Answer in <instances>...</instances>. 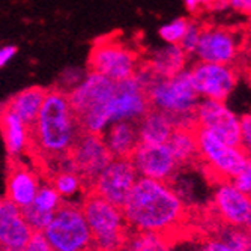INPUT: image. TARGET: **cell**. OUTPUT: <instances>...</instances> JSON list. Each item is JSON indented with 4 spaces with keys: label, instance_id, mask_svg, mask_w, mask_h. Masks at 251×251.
Listing matches in <instances>:
<instances>
[{
    "label": "cell",
    "instance_id": "cell-1",
    "mask_svg": "<svg viewBox=\"0 0 251 251\" xmlns=\"http://www.w3.org/2000/svg\"><path fill=\"white\" fill-rule=\"evenodd\" d=\"M129 233H158L170 236L187 218L185 201L163 180L139 177L122 206Z\"/></svg>",
    "mask_w": 251,
    "mask_h": 251
},
{
    "label": "cell",
    "instance_id": "cell-2",
    "mask_svg": "<svg viewBox=\"0 0 251 251\" xmlns=\"http://www.w3.org/2000/svg\"><path fill=\"white\" fill-rule=\"evenodd\" d=\"M81 129L68 94L57 87L47 89L39 115L30 128V153L51 166L70 155Z\"/></svg>",
    "mask_w": 251,
    "mask_h": 251
},
{
    "label": "cell",
    "instance_id": "cell-3",
    "mask_svg": "<svg viewBox=\"0 0 251 251\" xmlns=\"http://www.w3.org/2000/svg\"><path fill=\"white\" fill-rule=\"evenodd\" d=\"M115 89L116 83L113 80L89 71L83 81L68 94L81 131L102 134L108 128V107Z\"/></svg>",
    "mask_w": 251,
    "mask_h": 251
},
{
    "label": "cell",
    "instance_id": "cell-4",
    "mask_svg": "<svg viewBox=\"0 0 251 251\" xmlns=\"http://www.w3.org/2000/svg\"><path fill=\"white\" fill-rule=\"evenodd\" d=\"M146 95L151 108L169 115L176 126H196L194 111L200 97L193 84L190 68L169 78L155 75L146 87Z\"/></svg>",
    "mask_w": 251,
    "mask_h": 251
},
{
    "label": "cell",
    "instance_id": "cell-5",
    "mask_svg": "<svg viewBox=\"0 0 251 251\" xmlns=\"http://www.w3.org/2000/svg\"><path fill=\"white\" fill-rule=\"evenodd\" d=\"M80 206L92 233L94 248L101 251H119L126 245L129 229L122 208L115 206L92 191L86 193Z\"/></svg>",
    "mask_w": 251,
    "mask_h": 251
},
{
    "label": "cell",
    "instance_id": "cell-6",
    "mask_svg": "<svg viewBox=\"0 0 251 251\" xmlns=\"http://www.w3.org/2000/svg\"><path fill=\"white\" fill-rule=\"evenodd\" d=\"M42 233L53 251H89L94 248L83 209L74 201H63Z\"/></svg>",
    "mask_w": 251,
    "mask_h": 251
},
{
    "label": "cell",
    "instance_id": "cell-7",
    "mask_svg": "<svg viewBox=\"0 0 251 251\" xmlns=\"http://www.w3.org/2000/svg\"><path fill=\"white\" fill-rule=\"evenodd\" d=\"M199 159L215 179L232 180L247 164L248 156L239 146L223 142L208 129L196 126Z\"/></svg>",
    "mask_w": 251,
    "mask_h": 251
},
{
    "label": "cell",
    "instance_id": "cell-8",
    "mask_svg": "<svg viewBox=\"0 0 251 251\" xmlns=\"http://www.w3.org/2000/svg\"><path fill=\"white\" fill-rule=\"evenodd\" d=\"M89 71L101 74L115 83L129 78L139 68V59L122 41L107 36L97 41L87 60Z\"/></svg>",
    "mask_w": 251,
    "mask_h": 251
},
{
    "label": "cell",
    "instance_id": "cell-9",
    "mask_svg": "<svg viewBox=\"0 0 251 251\" xmlns=\"http://www.w3.org/2000/svg\"><path fill=\"white\" fill-rule=\"evenodd\" d=\"M137 179L139 175L129 158H113L94 180L89 191L98 194L115 206L122 208Z\"/></svg>",
    "mask_w": 251,
    "mask_h": 251
},
{
    "label": "cell",
    "instance_id": "cell-10",
    "mask_svg": "<svg viewBox=\"0 0 251 251\" xmlns=\"http://www.w3.org/2000/svg\"><path fill=\"white\" fill-rule=\"evenodd\" d=\"M190 74L199 97L204 100L226 102L238 84V73L232 65L196 62Z\"/></svg>",
    "mask_w": 251,
    "mask_h": 251
},
{
    "label": "cell",
    "instance_id": "cell-11",
    "mask_svg": "<svg viewBox=\"0 0 251 251\" xmlns=\"http://www.w3.org/2000/svg\"><path fill=\"white\" fill-rule=\"evenodd\" d=\"M70 156L73 159L75 172L84 180L87 190L113 159L104 143L102 134H92L84 131H81L77 137Z\"/></svg>",
    "mask_w": 251,
    "mask_h": 251
},
{
    "label": "cell",
    "instance_id": "cell-12",
    "mask_svg": "<svg viewBox=\"0 0 251 251\" xmlns=\"http://www.w3.org/2000/svg\"><path fill=\"white\" fill-rule=\"evenodd\" d=\"M194 125L208 129L227 145L239 146V116L223 101L200 98L194 111Z\"/></svg>",
    "mask_w": 251,
    "mask_h": 251
},
{
    "label": "cell",
    "instance_id": "cell-13",
    "mask_svg": "<svg viewBox=\"0 0 251 251\" xmlns=\"http://www.w3.org/2000/svg\"><path fill=\"white\" fill-rule=\"evenodd\" d=\"M218 218L232 229L251 232V196L239 191L230 180H221L212 196Z\"/></svg>",
    "mask_w": 251,
    "mask_h": 251
},
{
    "label": "cell",
    "instance_id": "cell-14",
    "mask_svg": "<svg viewBox=\"0 0 251 251\" xmlns=\"http://www.w3.org/2000/svg\"><path fill=\"white\" fill-rule=\"evenodd\" d=\"M151 110L145 84L135 75L116 83L115 95L110 101V124L113 122H139Z\"/></svg>",
    "mask_w": 251,
    "mask_h": 251
},
{
    "label": "cell",
    "instance_id": "cell-15",
    "mask_svg": "<svg viewBox=\"0 0 251 251\" xmlns=\"http://www.w3.org/2000/svg\"><path fill=\"white\" fill-rule=\"evenodd\" d=\"M129 159L139 177H148L163 182H169L170 179H173L180 167L166 143H139L131 153Z\"/></svg>",
    "mask_w": 251,
    "mask_h": 251
},
{
    "label": "cell",
    "instance_id": "cell-16",
    "mask_svg": "<svg viewBox=\"0 0 251 251\" xmlns=\"http://www.w3.org/2000/svg\"><path fill=\"white\" fill-rule=\"evenodd\" d=\"M238 35L223 27H203L199 45L193 56L197 62L232 65L239 53Z\"/></svg>",
    "mask_w": 251,
    "mask_h": 251
},
{
    "label": "cell",
    "instance_id": "cell-17",
    "mask_svg": "<svg viewBox=\"0 0 251 251\" xmlns=\"http://www.w3.org/2000/svg\"><path fill=\"white\" fill-rule=\"evenodd\" d=\"M32 233L23 209L9 199L0 197V248L5 251H25Z\"/></svg>",
    "mask_w": 251,
    "mask_h": 251
},
{
    "label": "cell",
    "instance_id": "cell-18",
    "mask_svg": "<svg viewBox=\"0 0 251 251\" xmlns=\"http://www.w3.org/2000/svg\"><path fill=\"white\" fill-rule=\"evenodd\" d=\"M44 184L39 173L20 159L9 163L6 180V199H9L20 209L33 203L41 185Z\"/></svg>",
    "mask_w": 251,
    "mask_h": 251
},
{
    "label": "cell",
    "instance_id": "cell-19",
    "mask_svg": "<svg viewBox=\"0 0 251 251\" xmlns=\"http://www.w3.org/2000/svg\"><path fill=\"white\" fill-rule=\"evenodd\" d=\"M0 132H2L5 148L11 161L20 159L26 153H30V128L5 104L0 105Z\"/></svg>",
    "mask_w": 251,
    "mask_h": 251
},
{
    "label": "cell",
    "instance_id": "cell-20",
    "mask_svg": "<svg viewBox=\"0 0 251 251\" xmlns=\"http://www.w3.org/2000/svg\"><path fill=\"white\" fill-rule=\"evenodd\" d=\"M102 139L113 158H129L140 143L137 122H113L102 132Z\"/></svg>",
    "mask_w": 251,
    "mask_h": 251
},
{
    "label": "cell",
    "instance_id": "cell-21",
    "mask_svg": "<svg viewBox=\"0 0 251 251\" xmlns=\"http://www.w3.org/2000/svg\"><path fill=\"white\" fill-rule=\"evenodd\" d=\"M176 128L175 121L166 113L151 108L146 115L137 122L139 142L148 145H163L167 143L169 137Z\"/></svg>",
    "mask_w": 251,
    "mask_h": 251
},
{
    "label": "cell",
    "instance_id": "cell-22",
    "mask_svg": "<svg viewBox=\"0 0 251 251\" xmlns=\"http://www.w3.org/2000/svg\"><path fill=\"white\" fill-rule=\"evenodd\" d=\"M187 60L188 54L182 50L176 44H166L164 47L156 49L146 65L152 70V73L156 77L161 78H169L180 71L187 70Z\"/></svg>",
    "mask_w": 251,
    "mask_h": 251
},
{
    "label": "cell",
    "instance_id": "cell-23",
    "mask_svg": "<svg viewBox=\"0 0 251 251\" xmlns=\"http://www.w3.org/2000/svg\"><path fill=\"white\" fill-rule=\"evenodd\" d=\"M45 94H47V89H44L41 86H32L20 90L18 94L11 97L3 104L12 113H15L29 128H32L44 104Z\"/></svg>",
    "mask_w": 251,
    "mask_h": 251
},
{
    "label": "cell",
    "instance_id": "cell-24",
    "mask_svg": "<svg viewBox=\"0 0 251 251\" xmlns=\"http://www.w3.org/2000/svg\"><path fill=\"white\" fill-rule=\"evenodd\" d=\"M166 145L179 166L191 164L199 159L196 126H176Z\"/></svg>",
    "mask_w": 251,
    "mask_h": 251
},
{
    "label": "cell",
    "instance_id": "cell-25",
    "mask_svg": "<svg viewBox=\"0 0 251 251\" xmlns=\"http://www.w3.org/2000/svg\"><path fill=\"white\" fill-rule=\"evenodd\" d=\"M50 184L54 187V190L63 197H74L75 194L81 191H87V187L84 180L80 177L77 172H57L51 175Z\"/></svg>",
    "mask_w": 251,
    "mask_h": 251
},
{
    "label": "cell",
    "instance_id": "cell-26",
    "mask_svg": "<svg viewBox=\"0 0 251 251\" xmlns=\"http://www.w3.org/2000/svg\"><path fill=\"white\" fill-rule=\"evenodd\" d=\"M126 244L135 251H173L170 239L158 233H129Z\"/></svg>",
    "mask_w": 251,
    "mask_h": 251
},
{
    "label": "cell",
    "instance_id": "cell-27",
    "mask_svg": "<svg viewBox=\"0 0 251 251\" xmlns=\"http://www.w3.org/2000/svg\"><path fill=\"white\" fill-rule=\"evenodd\" d=\"M62 203H63L62 196L54 190V187L50 184V182H45V184L41 185V188L32 203V206L45 214L53 215L60 208Z\"/></svg>",
    "mask_w": 251,
    "mask_h": 251
},
{
    "label": "cell",
    "instance_id": "cell-28",
    "mask_svg": "<svg viewBox=\"0 0 251 251\" xmlns=\"http://www.w3.org/2000/svg\"><path fill=\"white\" fill-rule=\"evenodd\" d=\"M190 20L185 17H177L172 21H169L167 25L161 26L158 30V35L166 44H179L182 36H184L187 26H188Z\"/></svg>",
    "mask_w": 251,
    "mask_h": 251
},
{
    "label": "cell",
    "instance_id": "cell-29",
    "mask_svg": "<svg viewBox=\"0 0 251 251\" xmlns=\"http://www.w3.org/2000/svg\"><path fill=\"white\" fill-rule=\"evenodd\" d=\"M220 239L229 244L233 251H251V232L227 227L223 230Z\"/></svg>",
    "mask_w": 251,
    "mask_h": 251
},
{
    "label": "cell",
    "instance_id": "cell-30",
    "mask_svg": "<svg viewBox=\"0 0 251 251\" xmlns=\"http://www.w3.org/2000/svg\"><path fill=\"white\" fill-rule=\"evenodd\" d=\"M201 30L203 27L199 25V23L196 21H190L188 26H187V30L184 33V36H182L180 42L177 44L179 47L184 50L188 56H193L197 45H199V41H200V35H201Z\"/></svg>",
    "mask_w": 251,
    "mask_h": 251
},
{
    "label": "cell",
    "instance_id": "cell-31",
    "mask_svg": "<svg viewBox=\"0 0 251 251\" xmlns=\"http://www.w3.org/2000/svg\"><path fill=\"white\" fill-rule=\"evenodd\" d=\"M23 215H25L29 227L32 229V232H44L45 230V227L49 226V223L51 221L53 215L51 214H45L36 208H33L32 204L27 208L23 209Z\"/></svg>",
    "mask_w": 251,
    "mask_h": 251
},
{
    "label": "cell",
    "instance_id": "cell-32",
    "mask_svg": "<svg viewBox=\"0 0 251 251\" xmlns=\"http://www.w3.org/2000/svg\"><path fill=\"white\" fill-rule=\"evenodd\" d=\"M86 74H87V71H83V70H80V68H70V70H65L60 74L62 83H59L54 87L63 90V92H65V87H66V94H70L75 86H78L83 81Z\"/></svg>",
    "mask_w": 251,
    "mask_h": 251
},
{
    "label": "cell",
    "instance_id": "cell-33",
    "mask_svg": "<svg viewBox=\"0 0 251 251\" xmlns=\"http://www.w3.org/2000/svg\"><path fill=\"white\" fill-rule=\"evenodd\" d=\"M239 148L251 158V111L239 116Z\"/></svg>",
    "mask_w": 251,
    "mask_h": 251
},
{
    "label": "cell",
    "instance_id": "cell-34",
    "mask_svg": "<svg viewBox=\"0 0 251 251\" xmlns=\"http://www.w3.org/2000/svg\"><path fill=\"white\" fill-rule=\"evenodd\" d=\"M230 182L239 191L251 196V158H248V161L244 166V169Z\"/></svg>",
    "mask_w": 251,
    "mask_h": 251
},
{
    "label": "cell",
    "instance_id": "cell-35",
    "mask_svg": "<svg viewBox=\"0 0 251 251\" xmlns=\"http://www.w3.org/2000/svg\"><path fill=\"white\" fill-rule=\"evenodd\" d=\"M25 251H53L42 232H33Z\"/></svg>",
    "mask_w": 251,
    "mask_h": 251
},
{
    "label": "cell",
    "instance_id": "cell-36",
    "mask_svg": "<svg viewBox=\"0 0 251 251\" xmlns=\"http://www.w3.org/2000/svg\"><path fill=\"white\" fill-rule=\"evenodd\" d=\"M17 54L15 45H0V68L8 65Z\"/></svg>",
    "mask_w": 251,
    "mask_h": 251
},
{
    "label": "cell",
    "instance_id": "cell-37",
    "mask_svg": "<svg viewBox=\"0 0 251 251\" xmlns=\"http://www.w3.org/2000/svg\"><path fill=\"white\" fill-rule=\"evenodd\" d=\"M227 3H229V8L238 12L248 14L251 11V0H227Z\"/></svg>",
    "mask_w": 251,
    "mask_h": 251
},
{
    "label": "cell",
    "instance_id": "cell-38",
    "mask_svg": "<svg viewBox=\"0 0 251 251\" xmlns=\"http://www.w3.org/2000/svg\"><path fill=\"white\" fill-rule=\"evenodd\" d=\"M212 2H214V0H184L185 8H187V11H190V12H196V11H199L200 6H203V5H209V3H212Z\"/></svg>",
    "mask_w": 251,
    "mask_h": 251
},
{
    "label": "cell",
    "instance_id": "cell-39",
    "mask_svg": "<svg viewBox=\"0 0 251 251\" xmlns=\"http://www.w3.org/2000/svg\"><path fill=\"white\" fill-rule=\"evenodd\" d=\"M180 251H209V248L203 242V244H191L188 247H184Z\"/></svg>",
    "mask_w": 251,
    "mask_h": 251
},
{
    "label": "cell",
    "instance_id": "cell-40",
    "mask_svg": "<svg viewBox=\"0 0 251 251\" xmlns=\"http://www.w3.org/2000/svg\"><path fill=\"white\" fill-rule=\"evenodd\" d=\"M119 251H135V250H134V248H131V247H129V245L126 244V245H124V247H122V248H121Z\"/></svg>",
    "mask_w": 251,
    "mask_h": 251
},
{
    "label": "cell",
    "instance_id": "cell-41",
    "mask_svg": "<svg viewBox=\"0 0 251 251\" xmlns=\"http://www.w3.org/2000/svg\"><path fill=\"white\" fill-rule=\"evenodd\" d=\"M247 15H248V21H250V25H251V11H250V12H248Z\"/></svg>",
    "mask_w": 251,
    "mask_h": 251
},
{
    "label": "cell",
    "instance_id": "cell-42",
    "mask_svg": "<svg viewBox=\"0 0 251 251\" xmlns=\"http://www.w3.org/2000/svg\"><path fill=\"white\" fill-rule=\"evenodd\" d=\"M89 251H101V250H97V248H92V250H89Z\"/></svg>",
    "mask_w": 251,
    "mask_h": 251
},
{
    "label": "cell",
    "instance_id": "cell-43",
    "mask_svg": "<svg viewBox=\"0 0 251 251\" xmlns=\"http://www.w3.org/2000/svg\"><path fill=\"white\" fill-rule=\"evenodd\" d=\"M0 251H5V250H3V248H0Z\"/></svg>",
    "mask_w": 251,
    "mask_h": 251
}]
</instances>
